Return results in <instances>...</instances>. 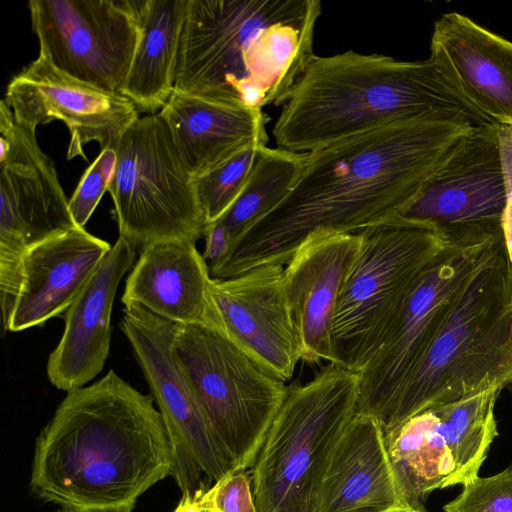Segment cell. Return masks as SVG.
<instances>
[{
  "label": "cell",
  "instance_id": "d6a6232c",
  "mask_svg": "<svg viewBox=\"0 0 512 512\" xmlns=\"http://www.w3.org/2000/svg\"><path fill=\"white\" fill-rule=\"evenodd\" d=\"M203 259L209 271L224 261L232 251L233 244L224 227L214 222L206 226Z\"/></svg>",
  "mask_w": 512,
  "mask_h": 512
},
{
  "label": "cell",
  "instance_id": "44dd1931",
  "mask_svg": "<svg viewBox=\"0 0 512 512\" xmlns=\"http://www.w3.org/2000/svg\"><path fill=\"white\" fill-rule=\"evenodd\" d=\"M402 505L383 429L356 413L331 457L318 512H389Z\"/></svg>",
  "mask_w": 512,
  "mask_h": 512
},
{
  "label": "cell",
  "instance_id": "e0dca14e",
  "mask_svg": "<svg viewBox=\"0 0 512 512\" xmlns=\"http://www.w3.org/2000/svg\"><path fill=\"white\" fill-rule=\"evenodd\" d=\"M359 247V233L313 235L284 268V289L304 362H333L334 315Z\"/></svg>",
  "mask_w": 512,
  "mask_h": 512
},
{
  "label": "cell",
  "instance_id": "f1b7e54d",
  "mask_svg": "<svg viewBox=\"0 0 512 512\" xmlns=\"http://www.w3.org/2000/svg\"><path fill=\"white\" fill-rule=\"evenodd\" d=\"M444 512H512V463L501 472L472 479Z\"/></svg>",
  "mask_w": 512,
  "mask_h": 512
},
{
  "label": "cell",
  "instance_id": "5b68a950",
  "mask_svg": "<svg viewBox=\"0 0 512 512\" xmlns=\"http://www.w3.org/2000/svg\"><path fill=\"white\" fill-rule=\"evenodd\" d=\"M512 387V264L503 235L471 274L382 424L479 392Z\"/></svg>",
  "mask_w": 512,
  "mask_h": 512
},
{
  "label": "cell",
  "instance_id": "7a4b0ae2",
  "mask_svg": "<svg viewBox=\"0 0 512 512\" xmlns=\"http://www.w3.org/2000/svg\"><path fill=\"white\" fill-rule=\"evenodd\" d=\"M174 471L154 399L110 370L67 392L35 442L30 487L60 507L109 508L136 500Z\"/></svg>",
  "mask_w": 512,
  "mask_h": 512
},
{
  "label": "cell",
  "instance_id": "f546056e",
  "mask_svg": "<svg viewBox=\"0 0 512 512\" xmlns=\"http://www.w3.org/2000/svg\"><path fill=\"white\" fill-rule=\"evenodd\" d=\"M116 160L114 146H107L101 149L99 155L82 175L69 199V209L78 227H84L102 196L108 191L114 175Z\"/></svg>",
  "mask_w": 512,
  "mask_h": 512
},
{
  "label": "cell",
  "instance_id": "9c48e42d",
  "mask_svg": "<svg viewBox=\"0 0 512 512\" xmlns=\"http://www.w3.org/2000/svg\"><path fill=\"white\" fill-rule=\"evenodd\" d=\"M114 148L108 192L120 238L141 252L159 241L204 236L195 178L159 112L139 117Z\"/></svg>",
  "mask_w": 512,
  "mask_h": 512
},
{
  "label": "cell",
  "instance_id": "ac0fdd59",
  "mask_svg": "<svg viewBox=\"0 0 512 512\" xmlns=\"http://www.w3.org/2000/svg\"><path fill=\"white\" fill-rule=\"evenodd\" d=\"M429 58L479 111L512 127V42L458 12L434 23Z\"/></svg>",
  "mask_w": 512,
  "mask_h": 512
},
{
  "label": "cell",
  "instance_id": "d4e9b609",
  "mask_svg": "<svg viewBox=\"0 0 512 512\" xmlns=\"http://www.w3.org/2000/svg\"><path fill=\"white\" fill-rule=\"evenodd\" d=\"M384 438L402 505L426 512L427 496L447 488L454 471L437 408L414 415Z\"/></svg>",
  "mask_w": 512,
  "mask_h": 512
},
{
  "label": "cell",
  "instance_id": "3957f363",
  "mask_svg": "<svg viewBox=\"0 0 512 512\" xmlns=\"http://www.w3.org/2000/svg\"><path fill=\"white\" fill-rule=\"evenodd\" d=\"M319 0H188L174 89L263 110L281 106L314 55Z\"/></svg>",
  "mask_w": 512,
  "mask_h": 512
},
{
  "label": "cell",
  "instance_id": "30bf717a",
  "mask_svg": "<svg viewBox=\"0 0 512 512\" xmlns=\"http://www.w3.org/2000/svg\"><path fill=\"white\" fill-rule=\"evenodd\" d=\"M502 235H448L449 242L422 272L379 348L358 372L356 413L373 416L382 426L461 289Z\"/></svg>",
  "mask_w": 512,
  "mask_h": 512
},
{
  "label": "cell",
  "instance_id": "603a6c76",
  "mask_svg": "<svg viewBox=\"0 0 512 512\" xmlns=\"http://www.w3.org/2000/svg\"><path fill=\"white\" fill-rule=\"evenodd\" d=\"M194 178L242 149L267 146L263 110L250 109L190 95L174 89L159 112Z\"/></svg>",
  "mask_w": 512,
  "mask_h": 512
},
{
  "label": "cell",
  "instance_id": "cb8c5ba5",
  "mask_svg": "<svg viewBox=\"0 0 512 512\" xmlns=\"http://www.w3.org/2000/svg\"><path fill=\"white\" fill-rule=\"evenodd\" d=\"M188 0H146L140 34L120 93L138 111L155 114L174 90V77Z\"/></svg>",
  "mask_w": 512,
  "mask_h": 512
},
{
  "label": "cell",
  "instance_id": "8992f818",
  "mask_svg": "<svg viewBox=\"0 0 512 512\" xmlns=\"http://www.w3.org/2000/svg\"><path fill=\"white\" fill-rule=\"evenodd\" d=\"M359 373L328 363L287 387L250 469L257 512H318L331 457L356 414Z\"/></svg>",
  "mask_w": 512,
  "mask_h": 512
},
{
  "label": "cell",
  "instance_id": "6da1fadb",
  "mask_svg": "<svg viewBox=\"0 0 512 512\" xmlns=\"http://www.w3.org/2000/svg\"><path fill=\"white\" fill-rule=\"evenodd\" d=\"M472 127L459 120L397 121L309 152L287 196L210 276L284 266L313 235L358 233L398 217Z\"/></svg>",
  "mask_w": 512,
  "mask_h": 512
},
{
  "label": "cell",
  "instance_id": "4316f807",
  "mask_svg": "<svg viewBox=\"0 0 512 512\" xmlns=\"http://www.w3.org/2000/svg\"><path fill=\"white\" fill-rule=\"evenodd\" d=\"M307 154L268 146L261 150L242 192L216 221L226 230L233 247L287 196L304 168Z\"/></svg>",
  "mask_w": 512,
  "mask_h": 512
},
{
  "label": "cell",
  "instance_id": "ffe728a7",
  "mask_svg": "<svg viewBox=\"0 0 512 512\" xmlns=\"http://www.w3.org/2000/svg\"><path fill=\"white\" fill-rule=\"evenodd\" d=\"M111 248L108 242L75 227L29 249L4 329L19 332L67 311Z\"/></svg>",
  "mask_w": 512,
  "mask_h": 512
},
{
  "label": "cell",
  "instance_id": "277c9868",
  "mask_svg": "<svg viewBox=\"0 0 512 512\" xmlns=\"http://www.w3.org/2000/svg\"><path fill=\"white\" fill-rule=\"evenodd\" d=\"M416 119L495 124L430 58L400 61L348 50L311 57L272 134L278 148L309 153L392 122Z\"/></svg>",
  "mask_w": 512,
  "mask_h": 512
},
{
  "label": "cell",
  "instance_id": "ba28073f",
  "mask_svg": "<svg viewBox=\"0 0 512 512\" xmlns=\"http://www.w3.org/2000/svg\"><path fill=\"white\" fill-rule=\"evenodd\" d=\"M173 351L234 469L250 470L288 385L209 324H178Z\"/></svg>",
  "mask_w": 512,
  "mask_h": 512
},
{
  "label": "cell",
  "instance_id": "52a82bcc",
  "mask_svg": "<svg viewBox=\"0 0 512 512\" xmlns=\"http://www.w3.org/2000/svg\"><path fill=\"white\" fill-rule=\"evenodd\" d=\"M333 320L335 363L359 372L379 348L418 278L449 242L436 227L395 217L360 232Z\"/></svg>",
  "mask_w": 512,
  "mask_h": 512
},
{
  "label": "cell",
  "instance_id": "83f0119b",
  "mask_svg": "<svg viewBox=\"0 0 512 512\" xmlns=\"http://www.w3.org/2000/svg\"><path fill=\"white\" fill-rule=\"evenodd\" d=\"M264 147L260 144L246 147L195 178L206 226L220 219L238 198Z\"/></svg>",
  "mask_w": 512,
  "mask_h": 512
},
{
  "label": "cell",
  "instance_id": "7402d4cb",
  "mask_svg": "<svg viewBox=\"0 0 512 512\" xmlns=\"http://www.w3.org/2000/svg\"><path fill=\"white\" fill-rule=\"evenodd\" d=\"M194 240L153 243L126 279L122 303H136L175 324H206L211 276Z\"/></svg>",
  "mask_w": 512,
  "mask_h": 512
},
{
  "label": "cell",
  "instance_id": "5bb4252c",
  "mask_svg": "<svg viewBox=\"0 0 512 512\" xmlns=\"http://www.w3.org/2000/svg\"><path fill=\"white\" fill-rule=\"evenodd\" d=\"M507 192L498 124L475 126L425 182L399 217L447 236L502 231Z\"/></svg>",
  "mask_w": 512,
  "mask_h": 512
},
{
  "label": "cell",
  "instance_id": "e575fe53",
  "mask_svg": "<svg viewBox=\"0 0 512 512\" xmlns=\"http://www.w3.org/2000/svg\"><path fill=\"white\" fill-rule=\"evenodd\" d=\"M135 505H125L109 508H75L60 507L56 512H132Z\"/></svg>",
  "mask_w": 512,
  "mask_h": 512
},
{
  "label": "cell",
  "instance_id": "1f68e13d",
  "mask_svg": "<svg viewBox=\"0 0 512 512\" xmlns=\"http://www.w3.org/2000/svg\"><path fill=\"white\" fill-rule=\"evenodd\" d=\"M498 138L507 192L501 227L507 254L512 264V127L498 124Z\"/></svg>",
  "mask_w": 512,
  "mask_h": 512
},
{
  "label": "cell",
  "instance_id": "7c38bea8",
  "mask_svg": "<svg viewBox=\"0 0 512 512\" xmlns=\"http://www.w3.org/2000/svg\"><path fill=\"white\" fill-rule=\"evenodd\" d=\"M120 328L162 415L174 460L173 477L182 495L207 491L234 469L213 435L173 351L177 325L144 307L124 305Z\"/></svg>",
  "mask_w": 512,
  "mask_h": 512
},
{
  "label": "cell",
  "instance_id": "2e32d148",
  "mask_svg": "<svg viewBox=\"0 0 512 512\" xmlns=\"http://www.w3.org/2000/svg\"><path fill=\"white\" fill-rule=\"evenodd\" d=\"M206 324L284 382L293 377L302 360L284 289V266L267 265L228 279L212 278Z\"/></svg>",
  "mask_w": 512,
  "mask_h": 512
},
{
  "label": "cell",
  "instance_id": "d590c367",
  "mask_svg": "<svg viewBox=\"0 0 512 512\" xmlns=\"http://www.w3.org/2000/svg\"><path fill=\"white\" fill-rule=\"evenodd\" d=\"M389 512H423V511H418V510H415V509L410 508L408 506L400 505V506H397V507L393 508Z\"/></svg>",
  "mask_w": 512,
  "mask_h": 512
},
{
  "label": "cell",
  "instance_id": "4dcf8cb0",
  "mask_svg": "<svg viewBox=\"0 0 512 512\" xmlns=\"http://www.w3.org/2000/svg\"><path fill=\"white\" fill-rule=\"evenodd\" d=\"M194 496L209 512H257L249 470H232Z\"/></svg>",
  "mask_w": 512,
  "mask_h": 512
},
{
  "label": "cell",
  "instance_id": "9a60e30c",
  "mask_svg": "<svg viewBox=\"0 0 512 512\" xmlns=\"http://www.w3.org/2000/svg\"><path fill=\"white\" fill-rule=\"evenodd\" d=\"M3 100L15 121L36 133L40 124L63 122L70 134L67 158L86 159L84 146H115L139 118L133 102L119 92L103 90L55 67L43 54L16 74Z\"/></svg>",
  "mask_w": 512,
  "mask_h": 512
},
{
  "label": "cell",
  "instance_id": "d6986e66",
  "mask_svg": "<svg viewBox=\"0 0 512 512\" xmlns=\"http://www.w3.org/2000/svg\"><path fill=\"white\" fill-rule=\"evenodd\" d=\"M137 250L118 237L66 311L65 328L47 361V376L59 390L84 387L104 368L111 342V314L120 280Z\"/></svg>",
  "mask_w": 512,
  "mask_h": 512
},
{
  "label": "cell",
  "instance_id": "484cf974",
  "mask_svg": "<svg viewBox=\"0 0 512 512\" xmlns=\"http://www.w3.org/2000/svg\"><path fill=\"white\" fill-rule=\"evenodd\" d=\"M502 389L492 388L436 406L454 471L447 488L464 485L478 476L498 435L494 409Z\"/></svg>",
  "mask_w": 512,
  "mask_h": 512
},
{
  "label": "cell",
  "instance_id": "8fae6325",
  "mask_svg": "<svg viewBox=\"0 0 512 512\" xmlns=\"http://www.w3.org/2000/svg\"><path fill=\"white\" fill-rule=\"evenodd\" d=\"M0 302L7 324L32 247L78 227L51 158L0 102Z\"/></svg>",
  "mask_w": 512,
  "mask_h": 512
},
{
  "label": "cell",
  "instance_id": "4fadbf2b",
  "mask_svg": "<svg viewBox=\"0 0 512 512\" xmlns=\"http://www.w3.org/2000/svg\"><path fill=\"white\" fill-rule=\"evenodd\" d=\"M146 0H30L39 53L66 74L119 92L140 34Z\"/></svg>",
  "mask_w": 512,
  "mask_h": 512
},
{
  "label": "cell",
  "instance_id": "836d02e7",
  "mask_svg": "<svg viewBox=\"0 0 512 512\" xmlns=\"http://www.w3.org/2000/svg\"><path fill=\"white\" fill-rule=\"evenodd\" d=\"M173 512H209L199 502L197 496L182 495Z\"/></svg>",
  "mask_w": 512,
  "mask_h": 512
}]
</instances>
